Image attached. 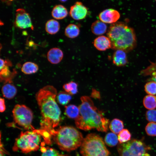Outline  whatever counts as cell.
<instances>
[{"instance_id": "cell-10", "label": "cell", "mask_w": 156, "mask_h": 156, "mask_svg": "<svg viewBox=\"0 0 156 156\" xmlns=\"http://www.w3.org/2000/svg\"><path fill=\"white\" fill-rule=\"evenodd\" d=\"M11 66L12 64L9 61L0 59V80L5 84L12 83V79L16 74L15 70L12 72L10 70L9 66Z\"/></svg>"}, {"instance_id": "cell-33", "label": "cell", "mask_w": 156, "mask_h": 156, "mask_svg": "<svg viewBox=\"0 0 156 156\" xmlns=\"http://www.w3.org/2000/svg\"><path fill=\"white\" fill-rule=\"evenodd\" d=\"M6 109V106L5 104L4 99L0 98V111L1 112H4Z\"/></svg>"}, {"instance_id": "cell-30", "label": "cell", "mask_w": 156, "mask_h": 156, "mask_svg": "<svg viewBox=\"0 0 156 156\" xmlns=\"http://www.w3.org/2000/svg\"><path fill=\"white\" fill-rule=\"evenodd\" d=\"M144 90L148 95H156V82L154 81H149L144 86Z\"/></svg>"}, {"instance_id": "cell-12", "label": "cell", "mask_w": 156, "mask_h": 156, "mask_svg": "<svg viewBox=\"0 0 156 156\" xmlns=\"http://www.w3.org/2000/svg\"><path fill=\"white\" fill-rule=\"evenodd\" d=\"M119 13L117 10L110 8L104 10L99 15L100 21L107 23H114L116 22L120 17Z\"/></svg>"}, {"instance_id": "cell-25", "label": "cell", "mask_w": 156, "mask_h": 156, "mask_svg": "<svg viewBox=\"0 0 156 156\" xmlns=\"http://www.w3.org/2000/svg\"><path fill=\"white\" fill-rule=\"evenodd\" d=\"M72 99L70 94L66 92H61L57 95L56 99L57 102L60 105H65L68 104Z\"/></svg>"}, {"instance_id": "cell-2", "label": "cell", "mask_w": 156, "mask_h": 156, "mask_svg": "<svg viewBox=\"0 0 156 156\" xmlns=\"http://www.w3.org/2000/svg\"><path fill=\"white\" fill-rule=\"evenodd\" d=\"M81 100V103L79 107V115L75 120L77 127L85 131L95 129L99 131L106 132L109 120L104 116L102 112L94 106L89 97L82 96Z\"/></svg>"}, {"instance_id": "cell-36", "label": "cell", "mask_w": 156, "mask_h": 156, "mask_svg": "<svg viewBox=\"0 0 156 156\" xmlns=\"http://www.w3.org/2000/svg\"><path fill=\"white\" fill-rule=\"evenodd\" d=\"M152 79L153 81H154L156 82V73L154 74L152 78Z\"/></svg>"}, {"instance_id": "cell-18", "label": "cell", "mask_w": 156, "mask_h": 156, "mask_svg": "<svg viewBox=\"0 0 156 156\" xmlns=\"http://www.w3.org/2000/svg\"><path fill=\"white\" fill-rule=\"evenodd\" d=\"M107 27V26L105 23L101 21L96 20L92 23L91 30L94 34L100 35L106 32Z\"/></svg>"}, {"instance_id": "cell-9", "label": "cell", "mask_w": 156, "mask_h": 156, "mask_svg": "<svg viewBox=\"0 0 156 156\" xmlns=\"http://www.w3.org/2000/svg\"><path fill=\"white\" fill-rule=\"evenodd\" d=\"M15 24L17 27L21 29L30 27L33 29L29 14L22 8H18L16 11Z\"/></svg>"}, {"instance_id": "cell-27", "label": "cell", "mask_w": 156, "mask_h": 156, "mask_svg": "<svg viewBox=\"0 0 156 156\" xmlns=\"http://www.w3.org/2000/svg\"><path fill=\"white\" fill-rule=\"evenodd\" d=\"M77 84L71 81L65 84L63 86V88L65 91L70 95H74L78 92Z\"/></svg>"}, {"instance_id": "cell-35", "label": "cell", "mask_w": 156, "mask_h": 156, "mask_svg": "<svg viewBox=\"0 0 156 156\" xmlns=\"http://www.w3.org/2000/svg\"><path fill=\"white\" fill-rule=\"evenodd\" d=\"M5 153V150L3 147V146L1 143V141L0 143V156H3V153Z\"/></svg>"}, {"instance_id": "cell-6", "label": "cell", "mask_w": 156, "mask_h": 156, "mask_svg": "<svg viewBox=\"0 0 156 156\" xmlns=\"http://www.w3.org/2000/svg\"><path fill=\"white\" fill-rule=\"evenodd\" d=\"M39 129L21 132L15 140L13 149L23 153H28L38 149L41 140Z\"/></svg>"}, {"instance_id": "cell-7", "label": "cell", "mask_w": 156, "mask_h": 156, "mask_svg": "<svg viewBox=\"0 0 156 156\" xmlns=\"http://www.w3.org/2000/svg\"><path fill=\"white\" fill-rule=\"evenodd\" d=\"M13 123L9 124L10 126L13 127L16 124L21 128L28 131L35 129L32 124L33 114L32 110L24 105L16 104L12 111Z\"/></svg>"}, {"instance_id": "cell-14", "label": "cell", "mask_w": 156, "mask_h": 156, "mask_svg": "<svg viewBox=\"0 0 156 156\" xmlns=\"http://www.w3.org/2000/svg\"><path fill=\"white\" fill-rule=\"evenodd\" d=\"M63 53L62 51L58 48H53L51 49L47 53V58L51 63L56 64L62 60Z\"/></svg>"}, {"instance_id": "cell-32", "label": "cell", "mask_w": 156, "mask_h": 156, "mask_svg": "<svg viewBox=\"0 0 156 156\" xmlns=\"http://www.w3.org/2000/svg\"><path fill=\"white\" fill-rule=\"evenodd\" d=\"M145 116L148 121L150 122H156V110H148L146 112Z\"/></svg>"}, {"instance_id": "cell-38", "label": "cell", "mask_w": 156, "mask_h": 156, "mask_svg": "<svg viewBox=\"0 0 156 156\" xmlns=\"http://www.w3.org/2000/svg\"><path fill=\"white\" fill-rule=\"evenodd\" d=\"M155 1H156V0H155Z\"/></svg>"}, {"instance_id": "cell-24", "label": "cell", "mask_w": 156, "mask_h": 156, "mask_svg": "<svg viewBox=\"0 0 156 156\" xmlns=\"http://www.w3.org/2000/svg\"><path fill=\"white\" fill-rule=\"evenodd\" d=\"M143 104L145 108L148 110L156 108V96L147 95L143 98Z\"/></svg>"}, {"instance_id": "cell-31", "label": "cell", "mask_w": 156, "mask_h": 156, "mask_svg": "<svg viewBox=\"0 0 156 156\" xmlns=\"http://www.w3.org/2000/svg\"><path fill=\"white\" fill-rule=\"evenodd\" d=\"M145 130L148 135L151 136H156V123H148L145 127Z\"/></svg>"}, {"instance_id": "cell-13", "label": "cell", "mask_w": 156, "mask_h": 156, "mask_svg": "<svg viewBox=\"0 0 156 156\" xmlns=\"http://www.w3.org/2000/svg\"><path fill=\"white\" fill-rule=\"evenodd\" d=\"M93 43L95 47L99 51H104L112 48V44L110 39L105 36H100L96 38L94 40Z\"/></svg>"}, {"instance_id": "cell-1", "label": "cell", "mask_w": 156, "mask_h": 156, "mask_svg": "<svg viewBox=\"0 0 156 156\" xmlns=\"http://www.w3.org/2000/svg\"><path fill=\"white\" fill-rule=\"evenodd\" d=\"M57 95L56 89L50 85L40 89L36 95L41 115L39 129L51 137L60 120L61 110L56 101Z\"/></svg>"}, {"instance_id": "cell-16", "label": "cell", "mask_w": 156, "mask_h": 156, "mask_svg": "<svg viewBox=\"0 0 156 156\" xmlns=\"http://www.w3.org/2000/svg\"><path fill=\"white\" fill-rule=\"evenodd\" d=\"M3 96L8 99L13 98L16 94L17 90L16 87L11 83H5L1 88Z\"/></svg>"}, {"instance_id": "cell-34", "label": "cell", "mask_w": 156, "mask_h": 156, "mask_svg": "<svg viewBox=\"0 0 156 156\" xmlns=\"http://www.w3.org/2000/svg\"><path fill=\"white\" fill-rule=\"evenodd\" d=\"M92 96L97 98H99L100 97V94L99 92L96 90H93L92 93Z\"/></svg>"}, {"instance_id": "cell-21", "label": "cell", "mask_w": 156, "mask_h": 156, "mask_svg": "<svg viewBox=\"0 0 156 156\" xmlns=\"http://www.w3.org/2000/svg\"><path fill=\"white\" fill-rule=\"evenodd\" d=\"M38 65L33 62H28L25 63L22 67L21 71L24 74L29 75L37 72L38 70Z\"/></svg>"}, {"instance_id": "cell-23", "label": "cell", "mask_w": 156, "mask_h": 156, "mask_svg": "<svg viewBox=\"0 0 156 156\" xmlns=\"http://www.w3.org/2000/svg\"><path fill=\"white\" fill-rule=\"evenodd\" d=\"M109 127L113 133L115 134L119 133L123 129V122L122 121L118 119L114 118L111 121Z\"/></svg>"}, {"instance_id": "cell-28", "label": "cell", "mask_w": 156, "mask_h": 156, "mask_svg": "<svg viewBox=\"0 0 156 156\" xmlns=\"http://www.w3.org/2000/svg\"><path fill=\"white\" fill-rule=\"evenodd\" d=\"M131 134L129 131L127 129H123L118 135V140L120 144L127 142L131 140Z\"/></svg>"}, {"instance_id": "cell-8", "label": "cell", "mask_w": 156, "mask_h": 156, "mask_svg": "<svg viewBox=\"0 0 156 156\" xmlns=\"http://www.w3.org/2000/svg\"><path fill=\"white\" fill-rule=\"evenodd\" d=\"M151 148L141 140L132 139L117 147L119 156H150L148 152Z\"/></svg>"}, {"instance_id": "cell-26", "label": "cell", "mask_w": 156, "mask_h": 156, "mask_svg": "<svg viewBox=\"0 0 156 156\" xmlns=\"http://www.w3.org/2000/svg\"><path fill=\"white\" fill-rule=\"evenodd\" d=\"M106 144L110 147L116 146L118 142V139L116 134L113 133H108L105 135L104 139Z\"/></svg>"}, {"instance_id": "cell-20", "label": "cell", "mask_w": 156, "mask_h": 156, "mask_svg": "<svg viewBox=\"0 0 156 156\" xmlns=\"http://www.w3.org/2000/svg\"><path fill=\"white\" fill-rule=\"evenodd\" d=\"M65 113L69 118L75 120L80 114L79 107L74 105L70 104L65 107Z\"/></svg>"}, {"instance_id": "cell-37", "label": "cell", "mask_w": 156, "mask_h": 156, "mask_svg": "<svg viewBox=\"0 0 156 156\" xmlns=\"http://www.w3.org/2000/svg\"><path fill=\"white\" fill-rule=\"evenodd\" d=\"M66 1V0H60V1L61 2H65Z\"/></svg>"}, {"instance_id": "cell-11", "label": "cell", "mask_w": 156, "mask_h": 156, "mask_svg": "<svg viewBox=\"0 0 156 156\" xmlns=\"http://www.w3.org/2000/svg\"><path fill=\"white\" fill-rule=\"evenodd\" d=\"M88 13V8L79 1L76 2L72 6L70 11V14L71 17L77 20L85 18Z\"/></svg>"}, {"instance_id": "cell-4", "label": "cell", "mask_w": 156, "mask_h": 156, "mask_svg": "<svg viewBox=\"0 0 156 156\" xmlns=\"http://www.w3.org/2000/svg\"><path fill=\"white\" fill-rule=\"evenodd\" d=\"M52 136L60 148L67 151L75 150L81 146L83 140L80 131L68 126L60 127L55 130Z\"/></svg>"}, {"instance_id": "cell-29", "label": "cell", "mask_w": 156, "mask_h": 156, "mask_svg": "<svg viewBox=\"0 0 156 156\" xmlns=\"http://www.w3.org/2000/svg\"><path fill=\"white\" fill-rule=\"evenodd\" d=\"M41 150L42 152L41 156H67L52 148L42 147Z\"/></svg>"}, {"instance_id": "cell-3", "label": "cell", "mask_w": 156, "mask_h": 156, "mask_svg": "<svg viewBox=\"0 0 156 156\" xmlns=\"http://www.w3.org/2000/svg\"><path fill=\"white\" fill-rule=\"evenodd\" d=\"M112 44V48L125 52L132 50L136 44V38L133 29L122 22L112 24L107 33Z\"/></svg>"}, {"instance_id": "cell-15", "label": "cell", "mask_w": 156, "mask_h": 156, "mask_svg": "<svg viewBox=\"0 0 156 156\" xmlns=\"http://www.w3.org/2000/svg\"><path fill=\"white\" fill-rule=\"evenodd\" d=\"M124 51L118 50L114 53L112 60L113 64L118 66L125 65L128 62L127 55Z\"/></svg>"}, {"instance_id": "cell-5", "label": "cell", "mask_w": 156, "mask_h": 156, "mask_svg": "<svg viewBox=\"0 0 156 156\" xmlns=\"http://www.w3.org/2000/svg\"><path fill=\"white\" fill-rule=\"evenodd\" d=\"M80 151L82 156H110L102 138L94 133L88 134L83 139Z\"/></svg>"}, {"instance_id": "cell-19", "label": "cell", "mask_w": 156, "mask_h": 156, "mask_svg": "<svg viewBox=\"0 0 156 156\" xmlns=\"http://www.w3.org/2000/svg\"><path fill=\"white\" fill-rule=\"evenodd\" d=\"M60 29V25L58 22L54 19H50L46 23L45 29L46 32L50 34L57 33Z\"/></svg>"}, {"instance_id": "cell-17", "label": "cell", "mask_w": 156, "mask_h": 156, "mask_svg": "<svg viewBox=\"0 0 156 156\" xmlns=\"http://www.w3.org/2000/svg\"><path fill=\"white\" fill-rule=\"evenodd\" d=\"M68 14L66 8L61 5H56L53 8L51 12L53 17L57 19H63Z\"/></svg>"}, {"instance_id": "cell-22", "label": "cell", "mask_w": 156, "mask_h": 156, "mask_svg": "<svg viewBox=\"0 0 156 156\" xmlns=\"http://www.w3.org/2000/svg\"><path fill=\"white\" fill-rule=\"evenodd\" d=\"M80 30L76 25L70 24L68 25L65 30V34L68 37L73 38L77 37L79 34Z\"/></svg>"}]
</instances>
